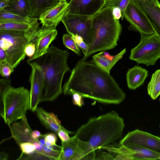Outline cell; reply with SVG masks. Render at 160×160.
<instances>
[{
	"instance_id": "cell-1",
	"label": "cell",
	"mask_w": 160,
	"mask_h": 160,
	"mask_svg": "<svg viewBox=\"0 0 160 160\" xmlns=\"http://www.w3.org/2000/svg\"><path fill=\"white\" fill-rule=\"evenodd\" d=\"M65 95L78 93L101 103L119 104L126 94L110 73L91 61L80 59L63 86Z\"/></svg>"
},
{
	"instance_id": "cell-2",
	"label": "cell",
	"mask_w": 160,
	"mask_h": 160,
	"mask_svg": "<svg viewBox=\"0 0 160 160\" xmlns=\"http://www.w3.org/2000/svg\"><path fill=\"white\" fill-rule=\"evenodd\" d=\"M123 119L114 111L90 118L80 127L74 136L84 142L93 152L122 138Z\"/></svg>"
},
{
	"instance_id": "cell-3",
	"label": "cell",
	"mask_w": 160,
	"mask_h": 160,
	"mask_svg": "<svg viewBox=\"0 0 160 160\" xmlns=\"http://www.w3.org/2000/svg\"><path fill=\"white\" fill-rule=\"evenodd\" d=\"M69 54L66 50L51 45L44 54L32 60L41 66L44 73V89L41 102L53 101L63 92V78L70 69L68 64Z\"/></svg>"
},
{
	"instance_id": "cell-4",
	"label": "cell",
	"mask_w": 160,
	"mask_h": 160,
	"mask_svg": "<svg viewBox=\"0 0 160 160\" xmlns=\"http://www.w3.org/2000/svg\"><path fill=\"white\" fill-rule=\"evenodd\" d=\"M113 8L105 4L92 17V39L88 45V52L82 60H86L96 52L112 49L117 45L122 27L119 20L114 17Z\"/></svg>"
},
{
	"instance_id": "cell-5",
	"label": "cell",
	"mask_w": 160,
	"mask_h": 160,
	"mask_svg": "<svg viewBox=\"0 0 160 160\" xmlns=\"http://www.w3.org/2000/svg\"><path fill=\"white\" fill-rule=\"evenodd\" d=\"M0 115L9 126L21 119L30 109L29 91L23 86L8 85L0 91Z\"/></svg>"
},
{
	"instance_id": "cell-6",
	"label": "cell",
	"mask_w": 160,
	"mask_h": 160,
	"mask_svg": "<svg viewBox=\"0 0 160 160\" xmlns=\"http://www.w3.org/2000/svg\"><path fill=\"white\" fill-rule=\"evenodd\" d=\"M38 31L28 33L0 30V48L5 52L7 62L14 68L25 58L26 47L35 37Z\"/></svg>"
},
{
	"instance_id": "cell-7",
	"label": "cell",
	"mask_w": 160,
	"mask_h": 160,
	"mask_svg": "<svg viewBox=\"0 0 160 160\" xmlns=\"http://www.w3.org/2000/svg\"><path fill=\"white\" fill-rule=\"evenodd\" d=\"M140 35V42L131 49L129 59L147 67L155 65L160 58V38L155 33Z\"/></svg>"
},
{
	"instance_id": "cell-8",
	"label": "cell",
	"mask_w": 160,
	"mask_h": 160,
	"mask_svg": "<svg viewBox=\"0 0 160 160\" xmlns=\"http://www.w3.org/2000/svg\"><path fill=\"white\" fill-rule=\"evenodd\" d=\"M92 17L66 13L62 21L68 34L78 35L89 45L92 38Z\"/></svg>"
},
{
	"instance_id": "cell-9",
	"label": "cell",
	"mask_w": 160,
	"mask_h": 160,
	"mask_svg": "<svg viewBox=\"0 0 160 160\" xmlns=\"http://www.w3.org/2000/svg\"><path fill=\"white\" fill-rule=\"evenodd\" d=\"M124 18L130 23L128 29L140 34H151L155 33L148 18L135 0H131L124 15Z\"/></svg>"
},
{
	"instance_id": "cell-10",
	"label": "cell",
	"mask_w": 160,
	"mask_h": 160,
	"mask_svg": "<svg viewBox=\"0 0 160 160\" xmlns=\"http://www.w3.org/2000/svg\"><path fill=\"white\" fill-rule=\"evenodd\" d=\"M27 62L31 68L29 77L31 85L29 110L34 112L41 102L44 89V73L41 66L35 61L27 60Z\"/></svg>"
},
{
	"instance_id": "cell-11",
	"label": "cell",
	"mask_w": 160,
	"mask_h": 160,
	"mask_svg": "<svg viewBox=\"0 0 160 160\" xmlns=\"http://www.w3.org/2000/svg\"><path fill=\"white\" fill-rule=\"evenodd\" d=\"M119 144H136L160 153V137L138 129L129 132Z\"/></svg>"
},
{
	"instance_id": "cell-12",
	"label": "cell",
	"mask_w": 160,
	"mask_h": 160,
	"mask_svg": "<svg viewBox=\"0 0 160 160\" xmlns=\"http://www.w3.org/2000/svg\"><path fill=\"white\" fill-rule=\"evenodd\" d=\"M61 144L62 152L60 160H88L87 147L74 135L67 142L61 141Z\"/></svg>"
},
{
	"instance_id": "cell-13",
	"label": "cell",
	"mask_w": 160,
	"mask_h": 160,
	"mask_svg": "<svg viewBox=\"0 0 160 160\" xmlns=\"http://www.w3.org/2000/svg\"><path fill=\"white\" fill-rule=\"evenodd\" d=\"M105 5L104 0H70L66 13L92 17Z\"/></svg>"
},
{
	"instance_id": "cell-14",
	"label": "cell",
	"mask_w": 160,
	"mask_h": 160,
	"mask_svg": "<svg viewBox=\"0 0 160 160\" xmlns=\"http://www.w3.org/2000/svg\"><path fill=\"white\" fill-rule=\"evenodd\" d=\"M57 35L58 31L56 28L43 27L40 28L35 37L32 41L35 45V54L32 58L28 60H34L44 54Z\"/></svg>"
},
{
	"instance_id": "cell-15",
	"label": "cell",
	"mask_w": 160,
	"mask_h": 160,
	"mask_svg": "<svg viewBox=\"0 0 160 160\" xmlns=\"http://www.w3.org/2000/svg\"><path fill=\"white\" fill-rule=\"evenodd\" d=\"M68 6L67 1H59L55 6L42 13L38 18L42 27L56 28L65 16Z\"/></svg>"
},
{
	"instance_id": "cell-16",
	"label": "cell",
	"mask_w": 160,
	"mask_h": 160,
	"mask_svg": "<svg viewBox=\"0 0 160 160\" xmlns=\"http://www.w3.org/2000/svg\"><path fill=\"white\" fill-rule=\"evenodd\" d=\"M160 38V2L158 0H135Z\"/></svg>"
},
{
	"instance_id": "cell-17",
	"label": "cell",
	"mask_w": 160,
	"mask_h": 160,
	"mask_svg": "<svg viewBox=\"0 0 160 160\" xmlns=\"http://www.w3.org/2000/svg\"><path fill=\"white\" fill-rule=\"evenodd\" d=\"M12 138L19 146L23 142L33 143L38 140L32 136L33 131L28 124L26 115L18 122H15L9 126Z\"/></svg>"
},
{
	"instance_id": "cell-18",
	"label": "cell",
	"mask_w": 160,
	"mask_h": 160,
	"mask_svg": "<svg viewBox=\"0 0 160 160\" xmlns=\"http://www.w3.org/2000/svg\"><path fill=\"white\" fill-rule=\"evenodd\" d=\"M35 112L41 123L47 129L57 135L60 130H67L62 125L57 115L53 113L47 111L41 107H38Z\"/></svg>"
},
{
	"instance_id": "cell-19",
	"label": "cell",
	"mask_w": 160,
	"mask_h": 160,
	"mask_svg": "<svg viewBox=\"0 0 160 160\" xmlns=\"http://www.w3.org/2000/svg\"><path fill=\"white\" fill-rule=\"evenodd\" d=\"M38 20L37 18H33L28 21L0 22V30L34 32L40 28Z\"/></svg>"
},
{
	"instance_id": "cell-20",
	"label": "cell",
	"mask_w": 160,
	"mask_h": 160,
	"mask_svg": "<svg viewBox=\"0 0 160 160\" xmlns=\"http://www.w3.org/2000/svg\"><path fill=\"white\" fill-rule=\"evenodd\" d=\"M148 75L146 69L135 65L128 69L126 74L127 85L130 89L134 90L142 85Z\"/></svg>"
},
{
	"instance_id": "cell-21",
	"label": "cell",
	"mask_w": 160,
	"mask_h": 160,
	"mask_svg": "<svg viewBox=\"0 0 160 160\" xmlns=\"http://www.w3.org/2000/svg\"><path fill=\"white\" fill-rule=\"evenodd\" d=\"M126 52V48H124L116 55L109 57L106 56L104 52H100L93 55L91 61L103 70L110 73V71L112 67L122 58Z\"/></svg>"
},
{
	"instance_id": "cell-22",
	"label": "cell",
	"mask_w": 160,
	"mask_h": 160,
	"mask_svg": "<svg viewBox=\"0 0 160 160\" xmlns=\"http://www.w3.org/2000/svg\"><path fill=\"white\" fill-rule=\"evenodd\" d=\"M4 9L25 17H31L32 12L30 0H9Z\"/></svg>"
},
{
	"instance_id": "cell-23",
	"label": "cell",
	"mask_w": 160,
	"mask_h": 160,
	"mask_svg": "<svg viewBox=\"0 0 160 160\" xmlns=\"http://www.w3.org/2000/svg\"><path fill=\"white\" fill-rule=\"evenodd\" d=\"M121 145L134 152V160H160V153L154 151L136 144Z\"/></svg>"
},
{
	"instance_id": "cell-24",
	"label": "cell",
	"mask_w": 160,
	"mask_h": 160,
	"mask_svg": "<svg viewBox=\"0 0 160 160\" xmlns=\"http://www.w3.org/2000/svg\"><path fill=\"white\" fill-rule=\"evenodd\" d=\"M30 1L32 8L31 17L37 18L59 2L58 0H30Z\"/></svg>"
},
{
	"instance_id": "cell-25",
	"label": "cell",
	"mask_w": 160,
	"mask_h": 160,
	"mask_svg": "<svg viewBox=\"0 0 160 160\" xmlns=\"http://www.w3.org/2000/svg\"><path fill=\"white\" fill-rule=\"evenodd\" d=\"M148 95L152 99L156 100L160 95V69L156 70L152 76L147 87Z\"/></svg>"
},
{
	"instance_id": "cell-26",
	"label": "cell",
	"mask_w": 160,
	"mask_h": 160,
	"mask_svg": "<svg viewBox=\"0 0 160 160\" xmlns=\"http://www.w3.org/2000/svg\"><path fill=\"white\" fill-rule=\"evenodd\" d=\"M50 160H60L62 152V146L57 144L52 146H44L42 150L37 152Z\"/></svg>"
},
{
	"instance_id": "cell-27",
	"label": "cell",
	"mask_w": 160,
	"mask_h": 160,
	"mask_svg": "<svg viewBox=\"0 0 160 160\" xmlns=\"http://www.w3.org/2000/svg\"><path fill=\"white\" fill-rule=\"evenodd\" d=\"M32 18L23 17L5 9L0 11V22H26L31 20Z\"/></svg>"
},
{
	"instance_id": "cell-28",
	"label": "cell",
	"mask_w": 160,
	"mask_h": 160,
	"mask_svg": "<svg viewBox=\"0 0 160 160\" xmlns=\"http://www.w3.org/2000/svg\"><path fill=\"white\" fill-rule=\"evenodd\" d=\"M62 40L63 44L67 48L71 50L78 55H81L80 49L70 34H63L62 37Z\"/></svg>"
},
{
	"instance_id": "cell-29",
	"label": "cell",
	"mask_w": 160,
	"mask_h": 160,
	"mask_svg": "<svg viewBox=\"0 0 160 160\" xmlns=\"http://www.w3.org/2000/svg\"><path fill=\"white\" fill-rule=\"evenodd\" d=\"M130 1L131 0H112L106 2L105 4L108 6L119 8L121 12V19L123 20L126 9Z\"/></svg>"
},
{
	"instance_id": "cell-30",
	"label": "cell",
	"mask_w": 160,
	"mask_h": 160,
	"mask_svg": "<svg viewBox=\"0 0 160 160\" xmlns=\"http://www.w3.org/2000/svg\"><path fill=\"white\" fill-rule=\"evenodd\" d=\"M71 36L78 47L82 50L84 55L83 57L86 56L88 50V45L84 41L81 36L77 35Z\"/></svg>"
},
{
	"instance_id": "cell-31",
	"label": "cell",
	"mask_w": 160,
	"mask_h": 160,
	"mask_svg": "<svg viewBox=\"0 0 160 160\" xmlns=\"http://www.w3.org/2000/svg\"><path fill=\"white\" fill-rule=\"evenodd\" d=\"M14 71V68L8 62L0 63V73L3 77L8 78Z\"/></svg>"
},
{
	"instance_id": "cell-32",
	"label": "cell",
	"mask_w": 160,
	"mask_h": 160,
	"mask_svg": "<svg viewBox=\"0 0 160 160\" xmlns=\"http://www.w3.org/2000/svg\"><path fill=\"white\" fill-rule=\"evenodd\" d=\"M19 146L22 151V153L25 154H31L36 151L35 148L33 143L30 142L22 143Z\"/></svg>"
},
{
	"instance_id": "cell-33",
	"label": "cell",
	"mask_w": 160,
	"mask_h": 160,
	"mask_svg": "<svg viewBox=\"0 0 160 160\" xmlns=\"http://www.w3.org/2000/svg\"><path fill=\"white\" fill-rule=\"evenodd\" d=\"M75 132H72L68 130L61 129L60 130L58 135L60 139L62 142H68L71 137L69 135V134L75 133Z\"/></svg>"
},
{
	"instance_id": "cell-34",
	"label": "cell",
	"mask_w": 160,
	"mask_h": 160,
	"mask_svg": "<svg viewBox=\"0 0 160 160\" xmlns=\"http://www.w3.org/2000/svg\"><path fill=\"white\" fill-rule=\"evenodd\" d=\"M35 44L31 41L26 47L25 53L26 55L28 56L29 58H32L35 54Z\"/></svg>"
},
{
	"instance_id": "cell-35",
	"label": "cell",
	"mask_w": 160,
	"mask_h": 160,
	"mask_svg": "<svg viewBox=\"0 0 160 160\" xmlns=\"http://www.w3.org/2000/svg\"><path fill=\"white\" fill-rule=\"evenodd\" d=\"M72 103L73 104L81 107L84 104L82 97L80 94L74 93L72 94Z\"/></svg>"
},
{
	"instance_id": "cell-36",
	"label": "cell",
	"mask_w": 160,
	"mask_h": 160,
	"mask_svg": "<svg viewBox=\"0 0 160 160\" xmlns=\"http://www.w3.org/2000/svg\"><path fill=\"white\" fill-rule=\"evenodd\" d=\"M43 135L44 137L45 140L50 142L53 146L56 144L57 137L55 133H46Z\"/></svg>"
},
{
	"instance_id": "cell-37",
	"label": "cell",
	"mask_w": 160,
	"mask_h": 160,
	"mask_svg": "<svg viewBox=\"0 0 160 160\" xmlns=\"http://www.w3.org/2000/svg\"><path fill=\"white\" fill-rule=\"evenodd\" d=\"M7 62V56L5 51L0 48V63Z\"/></svg>"
},
{
	"instance_id": "cell-38",
	"label": "cell",
	"mask_w": 160,
	"mask_h": 160,
	"mask_svg": "<svg viewBox=\"0 0 160 160\" xmlns=\"http://www.w3.org/2000/svg\"><path fill=\"white\" fill-rule=\"evenodd\" d=\"M113 13L115 19L119 20L121 18V12L119 8L116 7H113Z\"/></svg>"
},
{
	"instance_id": "cell-39",
	"label": "cell",
	"mask_w": 160,
	"mask_h": 160,
	"mask_svg": "<svg viewBox=\"0 0 160 160\" xmlns=\"http://www.w3.org/2000/svg\"><path fill=\"white\" fill-rule=\"evenodd\" d=\"M10 84V80L4 79H0V91L2 90L6 86Z\"/></svg>"
},
{
	"instance_id": "cell-40",
	"label": "cell",
	"mask_w": 160,
	"mask_h": 160,
	"mask_svg": "<svg viewBox=\"0 0 160 160\" xmlns=\"http://www.w3.org/2000/svg\"><path fill=\"white\" fill-rule=\"evenodd\" d=\"M9 0H0V11L4 9L8 6Z\"/></svg>"
},
{
	"instance_id": "cell-41",
	"label": "cell",
	"mask_w": 160,
	"mask_h": 160,
	"mask_svg": "<svg viewBox=\"0 0 160 160\" xmlns=\"http://www.w3.org/2000/svg\"><path fill=\"white\" fill-rule=\"evenodd\" d=\"M40 132L38 130H35L33 131L32 133V136L35 139H37L41 135Z\"/></svg>"
},
{
	"instance_id": "cell-42",
	"label": "cell",
	"mask_w": 160,
	"mask_h": 160,
	"mask_svg": "<svg viewBox=\"0 0 160 160\" xmlns=\"http://www.w3.org/2000/svg\"><path fill=\"white\" fill-rule=\"evenodd\" d=\"M8 158V155L7 153L3 151L0 153V160H7Z\"/></svg>"
},
{
	"instance_id": "cell-43",
	"label": "cell",
	"mask_w": 160,
	"mask_h": 160,
	"mask_svg": "<svg viewBox=\"0 0 160 160\" xmlns=\"http://www.w3.org/2000/svg\"><path fill=\"white\" fill-rule=\"evenodd\" d=\"M33 143L35 148L36 150L40 146V143L38 139L37 141L34 142Z\"/></svg>"
},
{
	"instance_id": "cell-44",
	"label": "cell",
	"mask_w": 160,
	"mask_h": 160,
	"mask_svg": "<svg viewBox=\"0 0 160 160\" xmlns=\"http://www.w3.org/2000/svg\"><path fill=\"white\" fill-rule=\"evenodd\" d=\"M66 0H58V1H59H59H63V2H65V1H66Z\"/></svg>"
},
{
	"instance_id": "cell-45",
	"label": "cell",
	"mask_w": 160,
	"mask_h": 160,
	"mask_svg": "<svg viewBox=\"0 0 160 160\" xmlns=\"http://www.w3.org/2000/svg\"><path fill=\"white\" fill-rule=\"evenodd\" d=\"M104 0L105 2V3H106V2H108L109 1H112V0Z\"/></svg>"
},
{
	"instance_id": "cell-46",
	"label": "cell",
	"mask_w": 160,
	"mask_h": 160,
	"mask_svg": "<svg viewBox=\"0 0 160 160\" xmlns=\"http://www.w3.org/2000/svg\"><path fill=\"white\" fill-rule=\"evenodd\" d=\"M159 127L160 129V124L159 126Z\"/></svg>"
},
{
	"instance_id": "cell-47",
	"label": "cell",
	"mask_w": 160,
	"mask_h": 160,
	"mask_svg": "<svg viewBox=\"0 0 160 160\" xmlns=\"http://www.w3.org/2000/svg\"><path fill=\"white\" fill-rule=\"evenodd\" d=\"M159 100L160 101V98H159Z\"/></svg>"
},
{
	"instance_id": "cell-48",
	"label": "cell",
	"mask_w": 160,
	"mask_h": 160,
	"mask_svg": "<svg viewBox=\"0 0 160 160\" xmlns=\"http://www.w3.org/2000/svg\"></svg>"
}]
</instances>
